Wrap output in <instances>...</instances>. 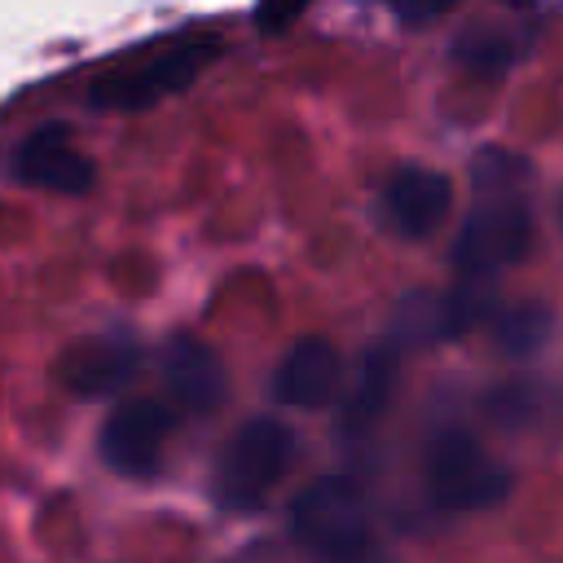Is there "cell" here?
Returning <instances> with one entry per match:
<instances>
[{"label":"cell","instance_id":"obj_4","mask_svg":"<svg viewBox=\"0 0 563 563\" xmlns=\"http://www.w3.org/2000/svg\"><path fill=\"white\" fill-rule=\"evenodd\" d=\"M532 246V211L528 202L506 194H479L457 242H453V268L462 277H493L510 264H519Z\"/></svg>","mask_w":563,"mask_h":563},{"label":"cell","instance_id":"obj_19","mask_svg":"<svg viewBox=\"0 0 563 563\" xmlns=\"http://www.w3.org/2000/svg\"><path fill=\"white\" fill-rule=\"evenodd\" d=\"M457 0H396V13H400V22H409V26H427V22H435L440 13H449Z\"/></svg>","mask_w":563,"mask_h":563},{"label":"cell","instance_id":"obj_18","mask_svg":"<svg viewBox=\"0 0 563 563\" xmlns=\"http://www.w3.org/2000/svg\"><path fill=\"white\" fill-rule=\"evenodd\" d=\"M308 4H312V0H260V9H255V26H260L264 35H282Z\"/></svg>","mask_w":563,"mask_h":563},{"label":"cell","instance_id":"obj_5","mask_svg":"<svg viewBox=\"0 0 563 563\" xmlns=\"http://www.w3.org/2000/svg\"><path fill=\"white\" fill-rule=\"evenodd\" d=\"M220 53H224L220 40H189V44H176V48L150 57V62L136 66V70L101 75V79L88 88V106H92V110H145V106H154V101H163V97L185 92Z\"/></svg>","mask_w":563,"mask_h":563},{"label":"cell","instance_id":"obj_2","mask_svg":"<svg viewBox=\"0 0 563 563\" xmlns=\"http://www.w3.org/2000/svg\"><path fill=\"white\" fill-rule=\"evenodd\" d=\"M422 493L435 515H471L510 493V471L466 427H435L422 444Z\"/></svg>","mask_w":563,"mask_h":563},{"label":"cell","instance_id":"obj_11","mask_svg":"<svg viewBox=\"0 0 563 563\" xmlns=\"http://www.w3.org/2000/svg\"><path fill=\"white\" fill-rule=\"evenodd\" d=\"M449 202H453L449 176L435 167H422V163L400 167L387 185V211L405 238H431L444 224Z\"/></svg>","mask_w":563,"mask_h":563},{"label":"cell","instance_id":"obj_13","mask_svg":"<svg viewBox=\"0 0 563 563\" xmlns=\"http://www.w3.org/2000/svg\"><path fill=\"white\" fill-rule=\"evenodd\" d=\"M550 330H554V317L545 303H515L493 317V343L506 356H532L537 347H545Z\"/></svg>","mask_w":563,"mask_h":563},{"label":"cell","instance_id":"obj_9","mask_svg":"<svg viewBox=\"0 0 563 563\" xmlns=\"http://www.w3.org/2000/svg\"><path fill=\"white\" fill-rule=\"evenodd\" d=\"M66 136H70V128H62V123L31 132L26 145L13 158V176L22 185H40V189H53V194H88L97 172Z\"/></svg>","mask_w":563,"mask_h":563},{"label":"cell","instance_id":"obj_14","mask_svg":"<svg viewBox=\"0 0 563 563\" xmlns=\"http://www.w3.org/2000/svg\"><path fill=\"white\" fill-rule=\"evenodd\" d=\"M391 339L400 347H427V343H440L444 339V308H440V295L435 290H409L400 303H396V330Z\"/></svg>","mask_w":563,"mask_h":563},{"label":"cell","instance_id":"obj_1","mask_svg":"<svg viewBox=\"0 0 563 563\" xmlns=\"http://www.w3.org/2000/svg\"><path fill=\"white\" fill-rule=\"evenodd\" d=\"M290 537L317 563H378L369 501L347 475H321L290 501Z\"/></svg>","mask_w":563,"mask_h":563},{"label":"cell","instance_id":"obj_7","mask_svg":"<svg viewBox=\"0 0 563 563\" xmlns=\"http://www.w3.org/2000/svg\"><path fill=\"white\" fill-rule=\"evenodd\" d=\"M136 365H141L136 339L123 330H110V334H92V339L70 343L57 361V383L70 396L97 400V396H114L119 387H128Z\"/></svg>","mask_w":563,"mask_h":563},{"label":"cell","instance_id":"obj_8","mask_svg":"<svg viewBox=\"0 0 563 563\" xmlns=\"http://www.w3.org/2000/svg\"><path fill=\"white\" fill-rule=\"evenodd\" d=\"M163 383H167V396L194 418L216 413L224 405V391H229L224 361L194 334H172L167 339V347H163Z\"/></svg>","mask_w":563,"mask_h":563},{"label":"cell","instance_id":"obj_17","mask_svg":"<svg viewBox=\"0 0 563 563\" xmlns=\"http://www.w3.org/2000/svg\"><path fill=\"white\" fill-rule=\"evenodd\" d=\"M471 180H475V194H506V189L519 194L528 185V163L506 150H479L471 163Z\"/></svg>","mask_w":563,"mask_h":563},{"label":"cell","instance_id":"obj_12","mask_svg":"<svg viewBox=\"0 0 563 563\" xmlns=\"http://www.w3.org/2000/svg\"><path fill=\"white\" fill-rule=\"evenodd\" d=\"M396 374H400V343L396 339H383V343H374L361 356L356 383L347 387V396L339 405V431H343V440L365 435L383 418V409L391 405V391H396Z\"/></svg>","mask_w":563,"mask_h":563},{"label":"cell","instance_id":"obj_3","mask_svg":"<svg viewBox=\"0 0 563 563\" xmlns=\"http://www.w3.org/2000/svg\"><path fill=\"white\" fill-rule=\"evenodd\" d=\"M290 462H295V431L264 413L246 418L216 457L211 493L220 510H233V515L260 510L268 493L282 484V475L290 471Z\"/></svg>","mask_w":563,"mask_h":563},{"label":"cell","instance_id":"obj_6","mask_svg":"<svg viewBox=\"0 0 563 563\" xmlns=\"http://www.w3.org/2000/svg\"><path fill=\"white\" fill-rule=\"evenodd\" d=\"M176 418L167 405L150 400V396H136V400H123L106 427H101V457L114 475H128V479H145L158 471L163 462V449H167V435H172Z\"/></svg>","mask_w":563,"mask_h":563},{"label":"cell","instance_id":"obj_16","mask_svg":"<svg viewBox=\"0 0 563 563\" xmlns=\"http://www.w3.org/2000/svg\"><path fill=\"white\" fill-rule=\"evenodd\" d=\"M453 62L466 70H479V75H501L515 62V44L497 31H466L453 44Z\"/></svg>","mask_w":563,"mask_h":563},{"label":"cell","instance_id":"obj_10","mask_svg":"<svg viewBox=\"0 0 563 563\" xmlns=\"http://www.w3.org/2000/svg\"><path fill=\"white\" fill-rule=\"evenodd\" d=\"M339 352L330 339L308 334L299 343H290V352L282 356L277 374H273V400L290 405V409H321L334 400L339 391Z\"/></svg>","mask_w":563,"mask_h":563},{"label":"cell","instance_id":"obj_15","mask_svg":"<svg viewBox=\"0 0 563 563\" xmlns=\"http://www.w3.org/2000/svg\"><path fill=\"white\" fill-rule=\"evenodd\" d=\"M493 286L488 277H466L462 286H453L449 295H440L444 308V339H462L471 325H479L484 317H493Z\"/></svg>","mask_w":563,"mask_h":563}]
</instances>
